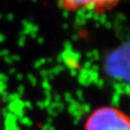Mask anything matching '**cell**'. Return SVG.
I'll use <instances>...</instances> for the list:
<instances>
[{
	"label": "cell",
	"instance_id": "obj_1",
	"mask_svg": "<svg viewBox=\"0 0 130 130\" xmlns=\"http://www.w3.org/2000/svg\"><path fill=\"white\" fill-rule=\"evenodd\" d=\"M84 130H130V116L115 106L98 107L86 119Z\"/></svg>",
	"mask_w": 130,
	"mask_h": 130
},
{
	"label": "cell",
	"instance_id": "obj_2",
	"mask_svg": "<svg viewBox=\"0 0 130 130\" xmlns=\"http://www.w3.org/2000/svg\"><path fill=\"white\" fill-rule=\"evenodd\" d=\"M121 0H59L63 9L68 12L93 10L95 13H105L115 8Z\"/></svg>",
	"mask_w": 130,
	"mask_h": 130
},
{
	"label": "cell",
	"instance_id": "obj_3",
	"mask_svg": "<svg viewBox=\"0 0 130 130\" xmlns=\"http://www.w3.org/2000/svg\"><path fill=\"white\" fill-rule=\"evenodd\" d=\"M1 118H2V112H1V99H0V121H1Z\"/></svg>",
	"mask_w": 130,
	"mask_h": 130
}]
</instances>
